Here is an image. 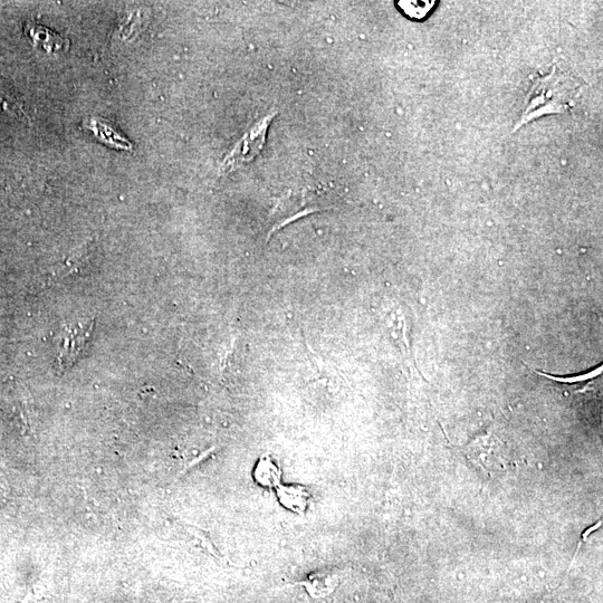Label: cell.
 I'll return each instance as SVG.
<instances>
[{
  "label": "cell",
  "instance_id": "6da1fadb",
  "mask_svg": "<svg viewBox=\"0 0 603 603\" xmlns=\"http://www.w3.org/2000/svg\"><path fill=\"white\" fill-rule=\"evenodd\" d=\"M582 81L554 67L551 73L536 78L526 98L522 117L514 130L529 122L553 113H563L579 98Z\"/></svg>",
  "mask_w": 603,
  "mask_h": 603
},
{
  "label": "cell",
  "instance_id": "7a4b0ae2",
  "mask_svg": "<svg viewBox=\"0 0 603 603\" xmlns=\"http://www.w3.org/2000/svg\"><path fill=\"white\" fill-rule=\"evenodd\" d=\"M274 117L275 114L265 117L256 122L254 126L245 133V136L237 143L233 151L229 153L223 162L224 170L232 171L239 165L252 161L258 153L261 152L265 145L268 127H270Z\"/></svg>",
  "mask_w": 603,
  "mask_h": 603
},
{
  "label": "cell",
  "instance_id": "3957f363",
  "mask_svg": "<svg viewBox=\"0 0 603 603\" xmlns=\"http://www.w3.org/2000/svg\"><path fill=\"white\" fill-rule=\"evenodd\" d=\"M341 582V573L337 569L325 568L314 571L308 578L295 583L304 589L314 600L329 598L338 589Z\"/></svg>",
  "mask_w": 603,
  "mask_h": 603
},
{
  "label": "cell",
  "instance_id": "277c9868",
  "mask_svg": "<svg viewBox=\"0 0 603 603\" xmlns=\"http://www.w3.org/2000/svg\"><path fill=\"white\" fill-rule=\"evenodd\" d=\"M93 324L84 325L73 329L65 335L60 350V366L67 368L73 365V362L78 359L80 352L84 349L86 342H88Z\"/></svg>",
  "mask_w": 603,
  "mask_h": 603
},
{
  "label": "cell",
  "instance_id": "5b68a950",
  "mask_svg": "<svg viewBox=\"0 0 603 603\" xmlns=\"http://www.w3.org/2000/svg\"><path fill=\"white\" fill-rule=\"evenodd\" d=\"M277 499L285 509L304 514L311 502V492L303 485H280L276 488Z\"/></svg>",
  "mask_w": 603,
  "mask_h": 603
},
{
  "label": "cell",
  "instance_id": "8992f818",
  "mask_svg": "<svg viewBox=\"0 0 603 603\" xmlns=\"http://www.w3.org/2000/svg\"><path fill=\"white\" fill-rule=\"evenodd\" d=\"M25 33L31 38L33 44L36 47H40L42 51L47 53H59L66 51L67 42L60 35L47 30V28L36 25L34 23H28L25 26Z\"/></svg>",
  "mask_w": 603,
  "mask_h": 603
},
{
  "label": "cell",
  "instance_id": "52a82bcc",
  "mask_svg": "<svg viewBox=\"0 0 603 603\" xmlns=\"http://www.w3.org/2000/svg\"><path fill=\"white\" fill-rule=\"evenodd\" d=\"M255 480L258 484L267 488H277L282 483V469L273 458L265 456L255 467Z\"/></svg>",
  "mask_w": 603,
  "mask_h": 603
},
{
  "label": "cell",
  "instance_id": "ba28073f",
  "mask_svg": "<svg viewBox=\"0 0 603 603\" xmlns=\"http://www.w3.org/2000/svg\"><path fill=\"white\" fill-rule=\"evenodd\" d=\"M434 4V2H400L399 7L409 17L421 19L432 11Z\"/></svg>",
  "mask_w": 603,
  "mask_h": 603
},
{
  "label": "cell",
  "instance_id": "9c48e42d",
  "mask_svg": "<svg viewBox=\"0 0 603 603\" xmlns=\"http://www.w3.org/2000/svg\"><path fill=\"white\" fill-rule=\"evenodd\" d=\"M601 372H602V366L596 368L595 370L588 371L586 373H582V375L570 376V377H555V376L548 375V373L538 371L540 376L549 378L553 381L561 382V384H569V385L580 384V382H585V381L591 380L593 378H597L598 376L601 375Z\"/></svg>",
  "mask_w": 603,
  "mask_h": 603
}]
</instances>
